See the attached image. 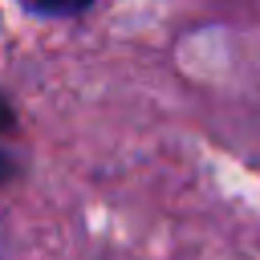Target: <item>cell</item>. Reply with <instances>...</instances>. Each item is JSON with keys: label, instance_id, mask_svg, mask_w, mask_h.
I'll list each match as a JSON object with an SVG mask.
<instances>
[{"label": "cell", "instance_id": "cell-2", "mask_svg": "<svg viewBox=\"0 0 260 260\" xmlns=\"http://www.w3.org/2000/svg\"><path fill=\"white\" fill-rule=\"evenodd\" d=\"M12 171H16V162H12V154H4V150H0V179H8Z\"/></svg>", "mask_w": 260, "mask_h": 260}, {"label": "cell", "instance_id": "cell-3", "mask_svg": "<svg viewBox=\"0 0 260 260\" xmlns=\"http://www.w3.org/2000/svg\"><path fill=\"white\" fill-rule=\"evenodd\" d=\"M8 126H12V114H8V106L0 102V130H8Z\"/></svg>", "mask_w": 260, "mask_h": 260}, {"label": "cell", "instance_id": "cell-1", "mask_svg": "<svg viewBox=\"0 0 260 260\" xmlns=\"http://www.w3.org/2000/svg\"><path fill=\"white\" fill-rule=\"evenodd\" d=\"M24 4L37 12H49V16H73V12L89 8V0H24Z\"/></svg>", "mask_w": 260, "mask_h": 260}]
</instances>
